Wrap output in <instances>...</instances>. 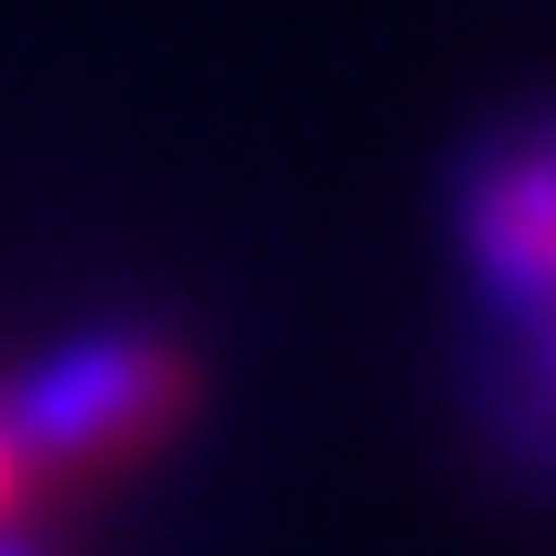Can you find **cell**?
<instances>
[{
  "label": "cell",
  "instance_id": "cell-2",
  "mask_svg": "<svg viewBox=\"0 0 556 556\" xmlns=\"http://www.w3.org/2000/svg\"><path fill=\"white\" fill-rule=\"evenodd\" d=\"M473 278L538 353V399L556 408V130L510 139L473 177Z\"/></svg>",
  "mask_w": 556,
  "mask_h": 556
},
{
  "label": "cell",
  "instance_id": "cell-1",
  "mask_svg": "<svg viewBox=\"0 0 556 556\" xmlns=\"http://www.w3.org/2000/svg\"><path fill=\"white\" fill-rule=\"evenodd\" d=\"M195 408V362L167 334H84L65 353H47L20 390L0 399L10 445H20L28 492H65V482H112L121 464H139L159 437H177V417Z\"/></svg>",
  "mask_w": 556,
  "mask_h": 556
},
{
  "label": "cell",
  "instance_id": "cell-4",
  "mask_svg": "<svg viewBox=\"0 0 556 556\" xmlns=\"http://www.w3.org/2000/svg\"><path fill=\"white\" fill-rule=\"evenodd\" d=\"M0 556H28V547H10V538H0Z\"/></svg>",
  "mask_w": 556,
  "mask_h": 556
},
{
  "label": "cell",
  "instance_id": "cell-3",
  "mask_svg": "<svg viewBox=\"0 0 556 556\" xmlns=\"http://www.w3.org/2000/svg\"><path fill=\"white\" fill-rule=\"evenodd\" d=\"M20 492H28V482H20V445H10V417H0V519H10Z\"/></svg>",
  "mask_w": 556,
  "mask_h": 556
}]
</instances>
